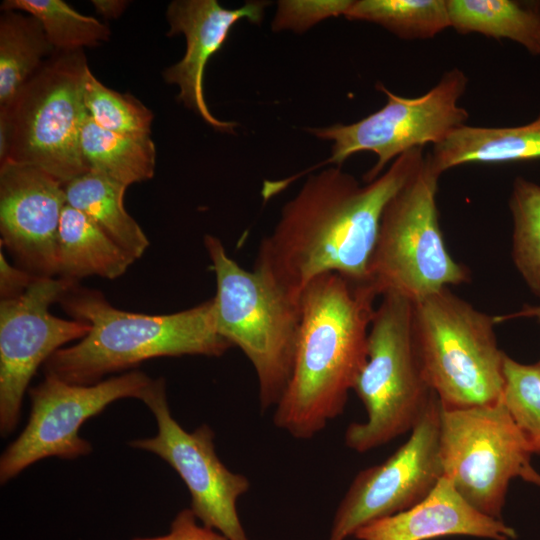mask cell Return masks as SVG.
Returning a JSON list of instances; mask_svg holds the SVG:
<instances>
[{"label": "cell", "mask_w": 540, "mask_h": 540, "mask_svg": "<svg viewBox=\"0 0 540 540\" xmlns=\"http://www.w3.org/2000/svg\"><path fill=\"white\" fill-rule=\"evenodd\" d=\"M439 453L443 476L476 510L501 519L510 481L540 485L521 432L501 401L463 409L441 407Z\"/></svg>", "instance_id": "obj_9"}, {"label": "cell", "mask_w": 540, "mask_h": 540, "mask_svg": "<svg viewBox=\"0 0 540 540\" xmlns=\"http://www.w3.org/2000/svg\"><path fill=\"white\" fill-rule=\"evenodd\" d=\"M496 321L448 287L414 302L417 352L442 408L463 409L501 401L506 354L497 344Z\"/></svg>", "instance_id": "obj_4"}, {"label": "cell", "mask_w": 540, "mask_h": 540, "mask_svg": "<svg viewBox=\"0 0 540 540\" xmlns=\"http://www.w3.org/2000/svg\"><path fill=\"white\" fill-rule=\"evenodd\" d=\"M74 283L60 277L38 278L20 296L0 302V432L8 436L17 427L24 394L37 369L59 349L80 340L90 326L53 315Z\"/></svg>", "instance_id": "obj_13"}, {"label": "cell", "mask_w": 540, "mask_h": 540, "mask_svg": "<svg viewBox=\"0 0 540 540\" xmlns=\"http://www.w3.org/2000/svg\"><path fill=\"white\" fill-rule=\"evenodd\" d=\"M467 83V76L459 68L446 71L429 91L415 98L396 95L378 83L376 87L387 101L377 111L354 123L308 129L319 139L332 142L329 158L308 171L328 164L341 167L355 153L369 151L377 161L363 180L373 181L400 155L427 144L435 146L466 124L469 114L459 105V99Z\"/></svg>", "instance_id": "obj_10"}, {"label": "cell", "mask_w": 540, "mask_h": 540, "mask_svg": "<svg viewBox=\"0 0 540 540\" xmlns=\"http://www.w3.org/2000/svg\"><path fill=\"white\" fill-rule=\"evenodd\" d=\"M151 381L138 370L91 385L71 384L45 376L29 389L31 411L26 426L1 455V484L48 457L75 459L89 455L92 445L79 436L84 422L114 401L140 400Z\"/></svg>", "instance_id": "obj_11"}, {"label": "cell", "mask_w": 540, "mask_h": 540, "mask_svg": "<svg viewBox=\"0 0 540 540\" xmlns=\"http://www.w3.org/2000/svg\"><path fill=\"white\" fill-rule=\"evenodd\" d=\"M140 400L154 415L157 434L131 440L129 446L157 455L177 472L190 493V508L203 525L229 540H249L237 503L249 490L250 482L219 459L211 427L202 424L189 432L174 419L162 377L152 379Z\"/></svg>", "instance_id": "obj_12"}, {"label": "cell", "mask_w": 540, "mask_h": 540, "mask_svg": "<svg viewBox=\"0 0 540 540\" xmlns=\"http://www.w3.org/2000/svg\"><path fill=\"white\" fill-rule=\"evenodd\" d=\"M352 0H282L272 21L274 31L304 32L331 17L344 16Z\"/></svg>", "instance_id": "obj_29"}, {"label": "cell", "mask_w": 540, "mask_h": 540, "mask_svg": "<svg viewBox=\"0 0 540 540\" xmlns=\"http://www.w3.org/2000/svg\"><path fill=\"white\" fill-rule=\"evenodd\" d=\"M88 70L83 50L55 52L0 108L9 126L6 160L38 167L63 185L89 171L81 151Z\"/></svg>", "instance_id": "obj_8"}, {"label": "cell", "mask_w": 540, "mask_h": 540, "mask_svg": "<svg viewBox=\"0 0 540 540\" xmlns=\"http://www.w3.org/2000/svg\"><path fill=\"white\" fill-rule=\"evenodd\" d=\"M1 10H15L35 17L56 52L83 50L108 41V26L83 15L63 0H5Z\"/></svg>", "instance_id": "obj_25"}, {"label": "cell", "mask_w": 540, "mask_h": 540, "mask_svg": "<svg viewBox=\"0 0 540 540\" xmlns=\"http://www.w3.org/2000/svg\"><path fill=\"white\" fill-rule=\"evenodd\" d=\"M84 102L89 117L103 129L127 136H150L151 110L133 95L105 86L90 69L84 81Z\"/></svg>", "instance_id": "obj_27"}, {"label": "cell", "mask_w": 540, "mask_h": 540, "mask_svg": "<svg viewBox=\"0 0 540 540\" xmlns=\"http://www.w3.org/2000/svg\"><path fill=\"white\" fill-rule=\"evenodd\" d=\"M379 296L371 283L338 273L313 279L300 297L301 324L288 385L274 407V425L310 440L343 414L368 354Z\"/></svg>", "instance_id": "obj_2"}, {"label": "cell", "mask_w": 540, "mask_h": 540, "mask_svg": "<svg viewBox=\"0 0 540 540\" xmlns=\"http://www.w3.org/2000/svg\"><path fill=\"white\" fill-rule=\"evenodd\" d=\"M502 402L532 454H540V366L504 359Z\"/></svg>", "instance_id": "obj_28"}, {"label": "cell", "mask_w": 540, "mask_h": 540, "mask_svg": "<svg viewBox=\"0 0 540 540\" xmlns=\"http://www.w3.org/2000/svg\"><path fill=\"white\" fill-rule=\"evenodd\" d=\"M440 410L435 395L408 440L353 478L336 508L328 540H346L362 526L416 505L433 490L443 476Z\"/></svg>", "instance_id": "obj_14"}, {"label": "cell", "mask_w": 540, "mask_h": 540, "mask_svg": "<svg viewBox=\"0 0 540 540\" xmlns=\"http://www.w3.org/2000/svg\"><path fill=\"white\" fill-rule=\"evenodd\" d=\"M447 7L458 33L507 39L540 55V0H447Z\"/></svg>", "instance_id": "obj_20"}, {"label": "cell", "mask_w": 540, "mask_h": 540, "mask_svg": "<svg viewBox=\"0 0 540 540\" xmlns=\"http://www.w3.org/2000/svg\"><path fill=\"white\" fill-rule=\"evenodd\" d=\"M509 208L513 219L514 263L529 288L540 297V185L516 177Z\"/></svg>", "instance_id": "obj_26"}, {"label": "cell", "mask_w": 540, "mask_h": 540, "mask_svg": "<svg viewBox=\"0 0 540 540\" xmlns=\"http://www.w3.org/2000/svg\"><path fill=\"white\" fill-rule=\"evenodd\" d=\"M442 174L466 164H505L540 158V113L526 124L510 127L463 125L428 154Z\"/></svg>", "instance_id": "obj_18"}, {"label": "cell", "mask_w": 540, "mask_h": 540, "mask_svg": "<svg viewBox=\"0 0 540 540\" xmlns=\"http://www.w3.org/2000/svg\"><path fill=\"white\" fill-rule=\"evenodd\" d=\"M518 315L534 316L540 322V305L535 306V307H529L528 306L527 308L523 309V311L521 313H519ZM537 363L540 366V360Z\"/></svg>", "instance_id": "obj_33"}, {"label": "cell", "mask_w": 540, "mask_h": 540, "mask_svg": "<svg viewBox=\"0 0 540 540\" xmlns=\"http://www.w3.org/2000/svg\"><path fill=\"white\" fill-rule=\"evenodd\" d=\"M58 303L90 331L76 344L56 351L43 365L45 376L91 385L107 374L158 357H220L232 348L218 331L214 299L171 314L150 315L112 306L95 289L71 285Z\"/></svg>", "instance_id": "obj_3"}, {"label": "cell", "mask_w": 540, "mask_h": 540, "mask_svg": "<svg viewBox=\"0 0 540 540\" xmlns=\"http://www.w3.org/2000/svg\"><path fill=\"white\" fill-rule=\"evenodd\" d=\"M425 156L423 148L410 150L364 185L339 166L310 174L261 241L254 271L296 303L306 286L325 273L369 283L383 210Z\"/></svg>", "instance_id": "obj_1"}, {"label": "cell", "mask_w": 540, "mask_h": 540, "mask_svg": "<svg viewBox=\"0 0 540 540\" xmlns=\"http://www.w3.org/2000/svg\"><path fill=\"white\" fill-rule=\"evenodd\" d=\"M81 151L89 171L126 187L151 179L155 172L156 147L150 136L105 130L89 115L81 133Z\"/></svg>", "instance_id": "obj_22"}, {"label": "cell", "mask_w": 540, "mask_h": 540, "mask_svg": "<svg viewBox=\"0 0 540 540\" xmlns=\"http://www.w3.org/2000/svg\"><path fill=\"white\" fill-rule=\"evenodd\" d=\"M41 23L31 15L4 10L0 17V108L11 104L20 89L55 53Z\"/></svg>", "instance_id": "obj_23"}, {"label": "cell", "mask_w": 540, "mask_h": 540, "mask_svg": "<svg viewBox=\"0 0 540 540\" xmlns=\"http://www.w3.org/2000/svg\"><path fill=\"white\" fill-rule=\"evenodd\" d=\"M39 277L12 266L3 251L0 252V295L1 300L12 299L23 294Z\"/></svg>", "instance_id": "obj_31"}, {"label": "cell", "mask_w": 540, "mask_h": 540, "mask_svg": "<svg viewBox=\"0 0 540 540\" xmlns=\"http://www.w3.org/2000/svg\"><path fill=\"white\" fill-rule=\"evenodd\" d=\"M353 536L358 540H430L447 536L515 540L517 533L501 519L476 510L442 476L422 501L362 526Z\"/></svg>", "instance_id": "obj_17"}, {"label": "cell", "mask_w": 540, "mask_h": 540, "mask_svg": "<svg viewBox=\"0 0 540 540\" xmlns=\"http://www.w3.org/2000/svg\"><path fill=\"white\" fill-rule=\"evenodd\" d=\"M414 302L382 295L368 335V354L353 391L366 411L364 422L348 425L345 445L368 452L410 432L436 395L417 352L413 329Z\"/></svg>", "instance_id": "obj_5"}, {"label": "cell", "mask_w": 540, "mask_h": 540, "mask_svg": "<svg viewBox=\"0 0 540 540\" xmlns=\"http://www.w3.org/2000/svg\"><path fill=\"white\" fill-rule=\"evenodd\" d=\"M126 189V186L93 171L64 185L67 204L85 213L118 246L138 259L150 243L125 209Z\"/></svg>", "instance_id": "obj_21"}, {"label": "cell", "mask_w": 540, "mask_h": 540, "mask_svg": "<svg viewBox=\"0 0 540 540\" xmlns=\"http://www.w3.org/2000/svg\"><path fill=\"white\" fill-rule=\"evenodd\" d=\"M197 520L191 508H186L177 513L166 535L132 540H229L217 530L198 524Z\"/></svg>", "instance_id": "obj_30"}, {"label": "cell", "mask_w": 540, "mask_h": 540, "mask_svg": "<svg viewBox=\"0 0 540 540\" xmlns=\"http://www.w3.org/2000/svg\"><path fill=\"white\" fill-rule=\"evenodd\" d=\"M135 260L85 213L66 204L58 232L57 277L73 282L89 276L116 279Z\"/></svg>", "instance_id": "obj_19"}, {"label": "cell", "mask_w": 540, "mask_h": 540, "mask_svg": "<svg viewBox=\"0 0 540 540\" xmlns=\"http://www.w3.org/2000/svg\"><path fill=\"white\" fill-rule=\"evenodd\" d=\"M66 204L64 185L44 170L0 163L1 245L18 267L39 278L58 275V232Z\"/></svg>", "instance_id": "obj_15"}, {"label": "cell", "mask_w": 540, "mask_h": 540, "mask_svg": "<svg viewBox=\"0 0 540 540\" xmlns=\"http://www.w3.org/2000/svg\"><path fill=\"white\" fill-rule=\"evenodd\" d=\"M267 1H247L238 8L223 7L217 0H175L167 8V36L183 34L184 56L163 72L164 80L177 85V100L217 131L234 133L236 122L216 118L206 103L204 73L210 58L226 42L232 27L242 19L260 24Z\"/></svg>", "instance_id": "obj_16"}, {"label": "cell", "mask_w": 540, "mask_h": 540, "mask_svg": "<svg viewBox=\"0 0 540 540\" xmlns=\"http://www.w3.org/2000/svg\"><path fill=\"white\" fill-rule=\"evenodd\" d=\"M204 246L216 277L213 297L219 333L250 361L261 411L275 407L291 377L301 324L296 303L242 268L221 240L206 234Z\"/></svg>", "instance_id": "obj_6"}, {"label": "cell", "mask_w": 540, "mask_h": 540, "mask_svg": "<svg viewBox=\"0 0 540 540\" xmlns=\"http://www.w3.org/2000/svg\"><path fill=\"white\" fill-rule=\"evenodd\" d=\"M344 17L377 24L407 40L433 38L451 27L447 0H355Z\"/></svg>", "instance_id": "obj_24"}, {"label": "cell", "mask_w": 540, "mask_h": 540, "mask_svg": "<svg viewBox=\"0 0 540 540\" xmlns=\"http://www.w3.org/2000/svg\"><path fill=\"white\" fill-rule=\"evenodd\" d=\"M96 12L107 19H116L123 14L129 1L125 0H92Z\"/></svg>", "instance_id": "obj_32"}, {"label": "cell", "mask_w": 540, "mask_h": 540, "mask_svg": "<svg viewBox=\"0 0 540 540\" xmlns=\"http://www.w3.org/2000/svg\"><path fill=\"white\" fill-rule=\"evenodd\" d=\"M440 175L426 155L386 204L369 265V283L379 296L396 293L417 302L469 280L443 239L436 204Z\"/></svg>", "instance_id": "obj_7"}]
</instances>
